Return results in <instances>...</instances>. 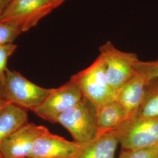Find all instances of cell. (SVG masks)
<instances>
[{"mask_svg": "<svg viewBox=\"0 0 158 158\" xmlns=\"http://www.w3.org/2000/svg\"><path fill=\"white\" fill-rule=\"evenodd\" d=\"M84 145L53 134L46 128L35 139L29 158H75Z\"/></svg>", "mask_w": 158, "mask_h": 158, "instance_id": "obj_8", "label": "cell"}, {"mask_svg": "<svg viewBox=\"0 0 158 158\" xmlns=\"http://www.w3.org/2000/svg\"><path fill=\"white\" fill-rule=\"evenodd\" d=\"M118 144L113 133L106 132L85 143L75 158H115Z\"/></svg>", "mask_w": 158, "mask_h": 158, "instance_id": "obj_11", "label": "cell"}, {"mask_svg": "<svg viewBox=\"0 0 158 158\" xmlns=\"http://www.w3.org/2000/svg\"><path fill=\"white\" fill-rule=\"evenodd\" d=\"M17 48L18 45L14 43L0 45V82L5 78L8 70L6 66L8 59L15 52Z\"/></svg>", "mask_w": 158, "mask_h": 158, "instance_id": "obj_17", "label": "cell"}, {"mask_svg": "<svg viewBox=\"0 0 158 158\" xmlns=\"http://www.w3.org/2000/svg\"><path fill=\"white\" fill-rule=\"evenodd\" d=\"M83 98L78 86L69 80L51 92L33 112L40 118L51 123H56L63 113L77 105Z\"/></svg>", "mask_w": 158, "mask_h": 158, "instance_id": "obj_7", "label": "cell"}, {"mask_svg": "<svg viewBox=\"0 0 158 158\" xmlns=\"http://www.w3.org/2000/svg\"><path fill=\"white\" fill-rule=\"evenodd\" d=\"M51 90L34 84L17 71L8 69L5 78L0 82V99L33 111Z\"/></svg>", "mask_w": 158, "mask_h": 158, "instance_id": "obj_1", "label": "cell"}, {"mask_svg": "<svg viewBox=\"0 0 158 158\" xmlns=\"http://www.w3.org/2000/svg\"><path fill=\"white\" fill-rule=\"evenodd\" d=\"M66 0H50L51 4L53 6L54 9L56 8L58 6H61L63 3Z\"/></svg>", "mask_w": 158, "mask_h": 158, "instance_id": "obj_20", "label": "cell"}, {"mask_svg": "<svg viewBox=\"0 0 158 158\" xmlns=\"http://www.w3.org/2000/svg\"><path fill=\"white\" fill-rule=\"evenodd\" d=\"M28 122L27 110L7 103L0 112V145L7 137Z\"/></svg>", "mask_w": 158, "mask_h": 158, "instance_id": "obj_13", "label": "cell"}, {"mask_svg": "<svg viewBox=\"0 0 158 158\" xmlns=\"http://www.w3.org/2000/svg\"><path fill=\"white\" fill-rule=\"evenodd\" d=\"M158 146L137 150H123L118 158H158Z\"/></svg>", "mask_w": 158, "mask_h": 158, "instance_id": "obj_18", "label": "cell"}, {"mask_svg": "<svg viewBox=\"0 0 158 158\" xmlns=\"http://www.w3.org/2000/svg\"><path fill=\"white\" fill-rule=\"evenodd\" d=\"M70 80L78 86L83 97L96 109L115 98L117 93L108 83L105 64L100 55L89 66L72 76Z\"/></svg>", "mask_w": 158, "mask_h": 158, "instance_id": "obj_2", "label": "cell"}, {"mask_svg": "<svg viewBox=\"0 0 158 158\" xmlns=\"http://www.w3.org/2000/svg\"><path fill=\"white\" fill-rule=\"evenodd\" d=\"M99 55L104 63L108 83L116 93L137 72L136 53L121 51L107 41L99 48Z\"/></svg>", "mask_w": 158, "mask_h": 158, "instance_id": "obj_5", "label": "cell"}, {"mask_svg": "<svg viewBox=\"0 0 158 158\" xmlns=\"http://www.w3.org/2000/svg\"><path fill=\"white\" fill-rule=\"evenodd\" d=\"M135 67L136 71L143 74L148 80L158 79V59L150 61H142L139 59Z\"/></svg>", "mask_w": 158, "mask_h": 158, "instance_id": "obj_15", "label": "cell"}, {"mask_svg": "<svg viewBox=\"0 0 158 158\" xmlns=\"http://www.w3.org/2000/svg\"></svg>", "mask_w": 158, "mask_h": 158, "instance_id": "obj_23", "label": "cell"}, {"mask_svg": "<svg viewBox=\"0 0 158 158\" xmlns=\"http://www.w3.org/2000/svg\"><path fill=\"white\" fill-rule=\"evenodd\" d=\"M54 10L50 0H13L0 19L25 32Z\"/></svg>", "mask_w": 158, "mask_h": 158, "instance_id": "obj_6", "label": "cell"}, {"mask_svg": "<svg viewBox=\"0 0 158 158\" xmlns=\"http://www.w3.org/2000/svg\"><path fill=\"white\" fill-rule=\"evenodd\" d=\"M148 80L137 72L117 92L115 100L124 111L126 119L135 117L141 107Z\"/></svg>", "mask_w": 158, "mask_h": 158, "instance_id": "obj_10", "label": "cell"}, {"mask_svg": "<svg viewBox=\"0 0 158 158\" xmlns=\"http://www.w3.org/2000/svg\"><path fill=\"white\" fill-rule=\"evenodd\" d=\"M135 117H158V79L148 80L142 102Z\"/></svg>", "mask_w": 158, "mask_h": 158, "instance_id": "obj_14", "label": "cell"}, {"mask_svg": "<svg viewBox=\"0 0 158 158\" xmlns=\"http://www.w3.org/2000/svg\"><path fill=\"white\" fill-rule=\"evenodd\" d=\"M21 33V31L16 27L0 22V45L13 44Z\"/></svg>", "mask_w": 158, "mask_h": 158, "instance_id": "obj_16", "label": "cell"}, {"mask_svg": "<svg viewBox=\"0 0 158 158\" xmlns=\"http://www.w3.org/2000/svg\"><path fill=\"white\" fill-rule=\"evenodd\" d=\"M123 150H137L158 146V117H134L111 131Z\"/></svg>", "mask_w": 158, "mask_h": 158, "instance_id": "obj_3", "label": "cell"}, {"mask_svg": "<svg viewBox=\"0 0 158 158\" xmlns=\"http://www.w3.org/2000/svg\"><path fill=\"white\" fill-rule=\"evenodd\" d=\"M46 128L33 123L23 125L1 143V158H29L35 139Z\"/></svg>", "mask_w": 158, "mask_h": 158, "instance_id": "obj_9", "label": "cell"}, {"mask_svg": "<svg viewBox=\"0 0 158 158\" xmlns=\"http://www.w3.org/2000/svg\"><path fill=\"white\" fill-rule=\"evenodd\" d=\"M96 110L95 106L83 97L77 105L61 114L56 123L68 130L74 141L88 143L98 136Z\"/></svg>", "mask_w": 158, "mask_h": 158, "instance_id": "obj_4", "label": "cell"}, {"mask_svg": "<svg viewBox=\"0 0 158 158\" xmlns=\"http://www.w3.org/2000/svg\"><path fill=\"white\" fill-rule=\"evenodd\" d=\"M8 103L7 102H5L1 99H0V112L2 111V110L4 108V107L6 106V104Z\"/></svg>", "mask_w": 158, "mask_h": 158, "instance_id": "obj_21", "label": "cell"}, {"mask_svg": "<svg viewBox=\"0 0 158 158\" xmlns=\"http://www.w3.org/2000/svg\"><path fill=\"white\" fill-rule=\"evenodd\" d=\"M0 158H1V155H0Z\"/></svg>", "mask_w": 158, "mask_h": 158, "instance_id": "obj_22", "label": "cell"}, {"mask_svg": "<svg viewBox=\"0 0 158 158\" xmlns=\"http://www.w3.org/2000/svg\"><path fill=\"white\" fill-rule=\"evenodd\" d=\"M125 120L124 111L116 100H114L102 106L96 110L98 136L112 131Z\"/></svg>", "mask_w": 158, "mask_h": 158, "instance_id": "obj_12", "label": "cell"}, {"mask_svg": "<svg viewBox=\"0 0 158 158\" xmlns=\"http://www.w3.org/2000/svg\"><path fill=\"white\" fill-rule=\"evenodd\" d=\"M13 0H0V19Z\"/></svg>", "mask_w": 158, "mask_h": 158, "instance_id": "obj_19", "label": "cell"}]
</instances>
